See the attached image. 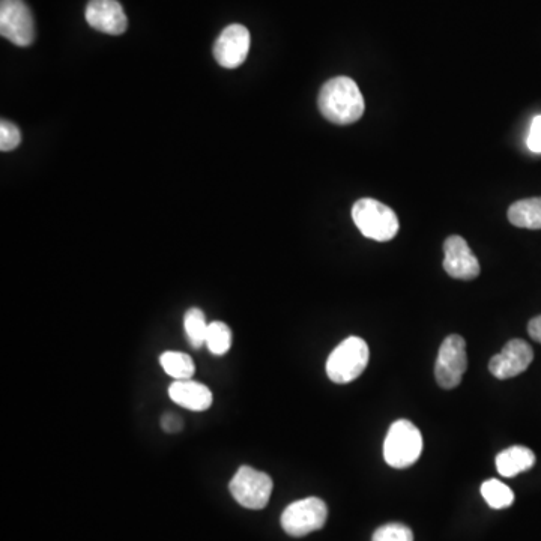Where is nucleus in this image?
<instances>
[{"label":"nucleus","instance_id":"4be33fe9","mask_svg":"<svg viewBox=\"0 0 541 541\" xmlns=\"http://www.w3.org/2000/svg\"><path fill=\"white\" fill-rule=\"evenodd\" d=\"M528 148L535 154H541V115L535 116L528 136Z\"/></svg>","mask_w":541,"mask_h":541},{"label":"nucleus","instance_id":"9d476101","mask_svg":"<svg viewBox=\"0 0 541 541\" xmlns=\"http://www.w3.org/2000/svg\"><path fill=\"white\" fill-rule=\"evenodd\" d=\"M444 269L457 280H474L480 276V263L462 236L453 235L444 242Z\"/></svg>","mask_w":541,"mask_h":541},{"label":"nucleus","instance_id":"5701e85b","mask_svg":"<svg viewBox=\"0 0 541 541\" xmlns=\"http://www.w3.org/2000/svg\"><path fill=\"white\" fill-rule=\"evenodd\" d=\"M161 426H163V429L166 430V432L176 433L182 427L181 418L175 414L164 415Z\"/></svg>","mask_w":541,"mask_h":541},{"label":"nucleus","instance_id":"b1692460","mask_svg":"<svg viewBox=\"0 0 541 541\" xmlns=\"http://www.w3.org/2000/svg\"><path fill=\"white\" fill-rule=\"evenodd\" d=\"M528 334L532 340L541 343V316L531 319L528 324Z\"/></svg>","mask_w":541,"mask_h":541},{"label":"nucleus","instance_id":"a211bd4d","mask_svg":"<svg viewBox=\"0 0 541 541\" xmlns=\"http://www.w3.org/2000/svg\"><path fill=\"white\" fill-rule=\"evenodd\" d=\"M209 324L206 322L205 313L200 309H190L185 313L184 328L188 342L193 348L199 349L205 345L206 334Z\"/></svg>","mask_w":541,"mask_h":541},{"label":"nucleus","instance_id":"f03ea898","mask_svg":"<svg viewBox=\"0 0 541 541\" xmlns=\"http://www.w3.org/2000/svg\"><path fill=\"white\" fill-rule=\"evenodd\" d=\"M369 360V345L361 337H348L328 357V378L336 384H349L363 375Z\"/></svg>","mask_w":541,"mask_h":541},{"label":"nucleus","instance_id":"f8f14e48","mask_svg":"<svg viewBox=\"0 0 541 541\" xmlns=\"http://www.w3.org/2000/svg\"><path fill=\"white\" fill-rule=\"evenodd\" d=\"M86 22L95 31L107 35H122L128 28V19L118 0H89Z\"/></svg>","mask_w":541,"mask_h":541},{"label":"nucleus","instance_id":"7ed1b4c3","mask_svg":"<svg viewBox=\"0 0 541 541\" xmlns=\"http://www.w3.org/2000/svg\"><path fill=\"white\" fill-rule=\"evenodd\" d=\"M352 218L360 232L373 241H391L399 232V218L390 206L375 199H360L352 208Z\"/></svg>","mask_w":541,"mask_h":541},{"label":"nucleus","instance_id":"f3484780","mask_svg":"<svg viewBox=\"0 0 541 541\" xmlns=\"http://www.w3.org/2000/svg\"><path fill=\"white\" fill-rule=\"evenodd\" d=\"M481 495H483L484 501L495 508V510H502V508H508L514 502V493L507 484L502 481L492 480L484 481L481 484Z\"/></svg>","mask_w":541,"mask_h":541},{"label":"nucleus","instance_id":"aec40b11","mask_svg":"<svg viewBox=\"0 0 541 541\" xmlns=\"http://www.w3.org/2000/svg\"><path fill=\"white\" fill-rule=\"evenodd\" d=\"M372 541H414V534L402 523H388L376 529Z\"/></svg>","mask_w":541,"mask_h":541},{"label":"nucleus","instance_id":"20e7f679","mask_svg":"<svg viewBox=\"0 0 541 541\" xmlns=\"http://www.w3.org/2000/svg\"><path fill=\"white\" fill-rule=\"evenodd\" d=\"M423 436L409 420L391 424L384 442V459L396 469H405L420 459Z\"/></svg>","mask_w":541,"mask_h":541},{"label":"nucleus","instance_id":"f257e3e1","mask_svg":"<svg viewBox=\"0 0 541 541\" xmlns=\"http://www.w3.org/2000/svg\"><path fill=\"white\" fill-rule=\"evenodd\" d=\"M319 110L327 121L349 125L363 118L366 104L360 88L349 77H334L322 86L318 98Z\"/></svg>","mask_w":541,"mask_h":541},{"label":"nucleus","instance_id":"6ab92c4d","mask_svg":"<svg viewBox=\"0 0 541 541\" xmlns=\"http://www.w3.org/2000/svg\"><path fill=\"white\" fill-rule=\"evenodd\" d=\"M205 345L208 346L211 354L218 355V357L226 355L232 346V331L224 322H211L208 334H206Z\"/></svg>","mask_w":541,"mask_h":541},{"label":"nucleus","instance_id":"2eb2a0df","mask_svg":"<svg viewBox=\"0 0 541 541\" xmlns=\"http://www.w3.org/2000/svg\"><path fill=\"white\" fill-rule=\"evenodd\" d=\"M508 220L520 229H541V197L514 202L508 208Z\"/></svg>","mask_w":541,"mask_h":541},{"label":"nucleus","instance_id":"9b49d317","mask_svg":"<svg viewBox=\"0 0 541 541\" xmlns=\"http://www.w3.org/2000/svg\"><path fill=\"white\" fill-rule=\"evenodd\" d=\"M534 351L525 340H510L501 352L489 361V370L495 378L510 379L519 376L531 366Z\"/></svg>","mask_w":541,"mask_h":541},{"label":"nucleus","instance_id":"423d86ee","mask_svg":"<svg viewBox=\"0 0 541 541\" xmlns=\"http://www.w3.org/2000/svg\"><path fill=\"white\" fill-rule=\"evenodd\" d=\"M327 504L321 498H306L292 502L282 514V528L291 537H306L324 528L327 522Z\"/></svg>","mask_w":541,"mask_h":541},{"label":"nucleus","instance_id":"0eeeda50","mask_svg":"<svg viewBox=\"0 0 541 541\" xmlns=\"http://www.w3.org/2000/svg\"><path fill=\"white\" fill-rule=\"evenodd\" d=\"M0 34L19 47L34 43V16L25 0H0Z\"/></svg>","mask_w":541,"mask_h":541},{"label":"nucleus","instance_id":"1a4fd4ad","mask_svg":"<svg viewBox=\"0 0 541 541\" xmlns=\"http://www.w3.org/2000/svg\"><path fill=\"white\" fill-rule=\"evenodd\" d=\"M250 41V32L245 26H227L215 41V61L226 70L241 67L250 52Z\"/></svg>","mask_w":541,"mask_h":541},{"label":"nucleus","instance_id":"4468645a","mask_svg":"<svg viewBox=\"0 0 541 541\" xmlns=\"http://www.w3.org/2000/svg\"><path fill=\"white\" fill-rule=\"evenodd\" d=\"M534 463V451L522 445L507 448L496 457V469L505 478L516 477L520 472L529 471Z\"/></svg>","mask_w":541,"mask_h":541},{"label":"nucleus","instance_id":"ddd939ff","mask_svg":"<svg viewBox=\"0 0 541 541\" xmlns=\"http://www.w3.org/2000/svg\"><path fill=\"white\" fill-rule=\"evenodd\" d=\"M169 397L176 405L194 412L206 411L214 402L211 390L193 379L173 382L169 387Z\"/></svg>","mask_w":541,"mask_h":541},{"label":"nucleus","instance_id":"39448f33","mask_svg":"<svg viewBox=\"0 0 541 541\" xmlns=\"http://www.w3.org/2000/svg\"><path fill=\"white\" fill-rule=\"evenodd\" d=\"M230 493L235 501L248 510H262L268 505L274 483L265 472L251 466H241L233 475L229 484Z\"/></svg>","mask_w":541,"mask_h":541},{"label":"nucleus","instance_id":"6e6552de","mask_svg":"<svg viewBox=\"0 0 541 541\" xmlns=\"http://www.w3.org/2000/svg\"><path fill=\"white\" fill-rule=\"evenodd\" d=\"M468 367L466 357V342L463 337L453 334L448 336L439 348L436 358L435 376L439 387L453 390L459 387Z\"/></svg>","mask_w":541,"mask_h":541},{"label":"nucleus","instance_id":"412c9836","mask_svg":"<svg viewBox=\"0 0 541 541\" xmlns=\"http://www.w3.org/2000/svg\"><path fill=\"white\" fill-rule=\"evenodd\" d=\"M22 142V134L19 127L13 122H0V149L4 152L14 151Z\"/></svg>","mask_w":541,"mask_h":541},{"label":"nucleus","instance_id":"dca6fc26","mask_svg":"<svg viewBox=\"0 0 541 541\" xmlns=\"http://www.w3.org/2000/svg\"><path fill=\"white\" fill-rule=\"evenodd\" d=\"M160 364L167 375L172 376L175 381H187L193 378L196 367L190 355L184 352H164L160 357Z\"/></svg>","mask_w":541,"mask_h":541}]
</instances>
